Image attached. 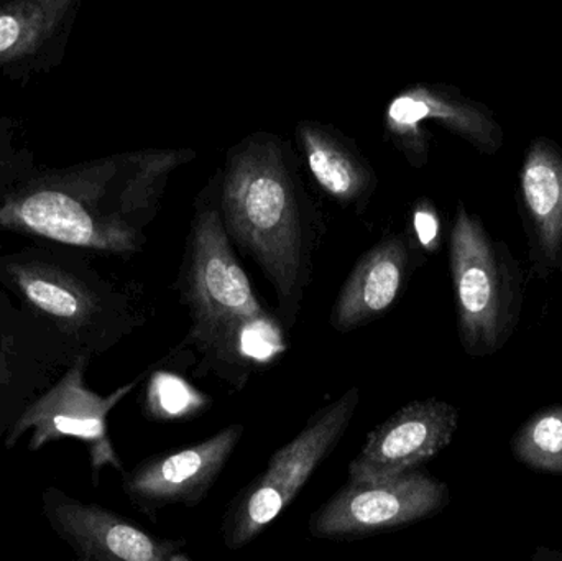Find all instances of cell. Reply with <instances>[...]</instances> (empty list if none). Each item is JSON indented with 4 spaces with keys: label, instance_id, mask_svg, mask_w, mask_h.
<instances>
[{
    "label": "cell",
    "instance_id": "6da1fadb",
    "mask_svg": "<svg viewBox=\"0 0 562 561\" xmlns=\"http://www.w3.org/2000/svg\"><path fill=\"white\" fill-rule=\"evenodd\" d=\"M190 150L127 152L61 168L38 167L0 200V233L85 253L128 257L147 240L170 175Z\"/></svg>",
    "mask_w": 562,
    "mask_h": 561
},
{
    "label": "cell",
    "instance_id": "7a4b0ae2",
    "mask_svg": "<svg viewBox=\"0 0 562 561\" xmlns=\"http://www.w3.org/2000/svg\"><path fill=\"white\" fill-rule=\"evenodd\" d=\"M183 292L191 315L187 345L200 356L198 375L214 372L240 391L286 348L280 323L260 305L231 249L221 207L198 210Z\"/></svg>",
    "mask_w": 562,
    "mask_h": 561
},
{
    "label": "cell",
    "instance_id": "3957f363",
    "mask_svg": "<svg viewBox=\"0 0 562 561\" xmlns=\"http://www.w3.org/2000/svg\"><path fill=\"white\" fill-rule=\"evenodd\" d=\"M0 289L69 366L104 355L138 325L127 293L105 279L85 250L38 244L3 254Z\"/></svg>",
    "mask_w": 562,
    "mask_h": 561
},
{
    "label": "cell",
    "instance_id": "277c9868",
    "mask_svg": "<svg viewBox=\"0 0 562 561\" xmlns=\"http://www.w3.org/2000/svg\"><path fill=\"white\" fill-rule=\"evenodd\" d=\"M220 207L227 233L252 254L293 319L306 283L310 237L300 181L280 141L259 134L233 148Z\"/></svg>",
    "mask_w": 562,
    "mask_h": 561
},
{
    "label": "cell",
    "instance_id": "5b68a950",
    "mask_svg": "<svg viewBox=\"0 0 562 561\" xmlns=\"http://www.w3.org/2000/svg\"><path fill=\"white\" fill-rule=\"evenodd\" d=\"M458 335L465 355L488 358L517 332L525 305V277L504 240L459 201L449 234Z\"/></svg>",
    "mask_w": 562,
    "mask_h": 561
},
{
    "label": "cell",
    "instance_id": "8992f818",
    "mask_svg": "<svg viewBox=\"0 0 562 561\" xmlns=\"http://www.w3.org/2000/svg\"><path fill=\"white\" fill-rule=\"evenodd\" d=\"M359 402V389L352 388L317 411L306 427L273 455L267 470L237 494L221 526L227 549L249 546L296 500L349 430Z\"/></svg>",
    "mask_w": 562,
    "mask_h": 561
},
{
    "label": "cell",
    "instance_id": "52a82bcc",
    "mask_svg": "<svg viewBox=\"0 0 562 561\" xmlns=\"http://www.w3.org/2000/svg\"><path fill=\"white\" fill-rule=\"evenodd\" d=\"M89 359H79L66 369L42 395L25 408L10 428L3 445L12 450L25 431H32L30 451L59 440H78L88 447L92 480L98 484L99 471L105 467L122 470L121 460L112 447L108 418L112 408L131 394L138 381L131 382L109 395H99L86 385L85 374Z\"/></svg>",
    "mask_w": 562,
    "mask_h": 561
},
{
    "label": "cell",
    "instance_id": "ba28073f",
    "mask_svg": "<svg viewBox=\"0 0 562 561\" xmlns=\"http://www.w3.org/2000/svg\"><path fill=\"white\" fill-rule=\"evenodd\" d=\"M448 484L425 471L389 480L347 481L310 517V534L321 540H353L412 526L445 510Z\"/></svg>",
    "mask_w": 562,
    "mask_h": 561
},
{
    "label": "cell",
    "instance_id": "9c48e42d",
    "mask_svg": "<svg viewBox=\"0 0 562 561\" xmlns=\"http://www.w3.org/2000/svg\"><path fill=\"white\" fill-rule=\"evenodd\" d=\"M426 122H435L487 157L504 147V127L487 104L468 98L454 86L418 82L400 91L385 112L390 141L415 168L428 164Z\"/></svg>",
    "mask_w": 562,
    "mask_h": 561
},
{
    "label": "cell",
    "instance_id": "30bf717a",
    "mask_svg": "<svg viewBox=\"0 0 562 561\" xmlns=\"http://www.w3.org/2000/svg\"><path fill=\"white\" fill-rule=\"evenodd\" d=\"M458 428L459 411L449 402H409L367 435L350 461L347 481L389 480L419 471L451 445Z\"/></svg>",
    "mask_w": 562,
    "mask_h": 561
},
{
    "label": "cell",
    "instance_id": "8fae6325",
    "mask_svg": "<svg viewBox=\"0 0 562 561\" xmlns=\"http://www.w3.org/2000/svg\"><path fill=\"white\" fill-rule=\"evenodd\" d=\"M42 509L49 527L78 559L86 561H193L184 556V542L145 532L125 517L81 503L56 487L42 494Z\"/></svg>",
    "mask_w": 562,
    "mask_h": 561
},
{
    "label": "cell",
    "instance_id": "7c38bea8",
    "mask_svg": "<svg viewBox=\"0 0 562 561\" xmlns=\"http://www.w3.org/2000/svg\"><path fill=\"white\" fill-rule=\"evenodd\" d=\"M244 431V425H229L193 447L142 461L122 478L125 497L148 516L170 506H196L220 480Z\"/></svg>",
    "mask_w": 562,
    "mask_h": 561
},
{
    "label": "cell",
    "instance_id": "4fadbf2b",
    "mask_svg": "<svg viewBox=\"0 0 562 561\" xmlns=\"http://www.w3.org/2000/svg\"><path fill=\"white\" fill-rule=\"evenodd\" d=\"M68 368L48 335L0 289V440Z\"/></svg>",
    "mask_w": 562,
    "mask_h": 561
},
{
    "label": "cell",
    "instance_id": "5bb4252c",
    "mask_svg": "<svg viewBox=\"0 0 562 561\" xmlns=\"http://www.w3.org/2000/svg\"><path fill=\"white\" fill-rule=\"evenodd\" d=\"M82 0L0 3V75L29 82L61 65Z\"/></svg>",
    "mask_w": 562,
    "mask_h": 561
},
{
    "label": "cell",
    "instance_id": "9a60e30c",
    "mask_svg": "<svg viewBox=\"0 0 562 561\" xmlns=\"http://www.w3.org/2000/svg\"><path fill=\"white\" fill-rule=\"evenodd\" d=\"M517 204L528 239L531 279L562 272V148L551 138L531 142L518 170Z\"/></svg>",
    "mask_w": 562,
    "mask_h": 561
},
{
    "label": "cell",
    "instance_id": "2e32d148",
    "mask_svg": "<svg viewBox=\"0 0 562 561\" xmlns=\"http://www.w3.org/2000/svg\"><path fill=\"white\" fill-rule=\"evenodd\" d=\"M412 263V243L405 234L385 237L366 254L344 283L330 313V325L352 332L380 318L398 300Z\"/></svg>",
    "mask_w": 562,
    "mask_h": 561
},
{
    "label": "cell",
    "instance_id": "e0dca14e",
    "mask_svg": "<svg viewBox=\"0 0 562 561\" xmlns=\"http://www.w3.org/2000/svg\"><path fill=\"white\" fill-rule=\"evenodd\" d=\"M297 141L307 168L324 193L342 206H360L375 187L372 168L333 128L316 122L297 124Z\"/></svg>",
    "mask_w": 562,
    "mask_h": 561
},
{
    "label": "cell",
    "instance_id": "ac0fdd59",
    "mask_svg": "<svg viewBox=\"0 0 562 561\" xmlns=\"http://www.w3.org/2000/svg\"><path fill=\"white\" fill-rule=\"evenodd\" d=\"M512 451L530 470L562 474V405L531 415L512 438Z\"/></svg>",
    "mask_w": 562,
    "mask_h": 561
},
{
    "label": "cell",
    "instance_id": "d6986e66",
    "mask_svg": "<svg viewBox=\"0 0 562 561\" xmlns=\"http://www.w3.org/2000/svg\"><path fill=\"white\" fill-rule=\"evenodd\" d=\"M207 399L196 394L191 385L168 372H157L148 382L145 411L158 420L188 417L204 411Z\"/></svg>",
    "mask_w": 562,
    "mask_h": 561
},
{
    "label": "cell",
    "instance_id": "ffe728a7",
    "mask_svg": "<svg viewBox=\"0 0 562 561\" xmlns=\"http://www.w3.org/2000/svg\"><path fill=\"white\" fill-rule=\"evenodd\" d=\"M38 168L22 125L0 114V200Z\"/></svg>",
    "mask_w": 562,
    "mask_h": 561
},
{
    "label": "cell",
    "instance_id": "44dd1931",
    "mask_svg": "<svg viewBox=\"0 0 562 561\" xmlns=\"http://www.w3.org/2000/svg\"><path fill=\"white\" fill-rule=\"evenodd\" d=\"M413 231L418 246L425 253H438L441 247V217L429 200H422L413 210Z\"/></svg>",
    "mask_w": 562,
    "mask_h": 561
},
{
    "label": "cell",
    "instance_id": "7402d4cb",
    "mask_svg": "<svg viewBox=\"0 0 562 561\" xmlns=\"http://www.w3.org/2000/svg\"><path fill=\"white\" fill-rule=\"evenodd\" d=\"M531 561H562V549L538 547L531 556Z\"/></svg>",
    "mask_w": 562,
    "mask_h": 561
},
{
    "label": "cell",
    "instance_id": "603a6c76",
    "mask_svg": "<svg viewBox=\"0 0 562 561\" xmlns=\"http://www.w3.org/2000/svg\"><path fill=\"white\" fill-rule=\"evenodd\" d=\"M72 561H86V560H82V559H78V560H72Z\"/></svg>",
    "mask_w": 562,
    "mask_h": 561
}]
</instances>
